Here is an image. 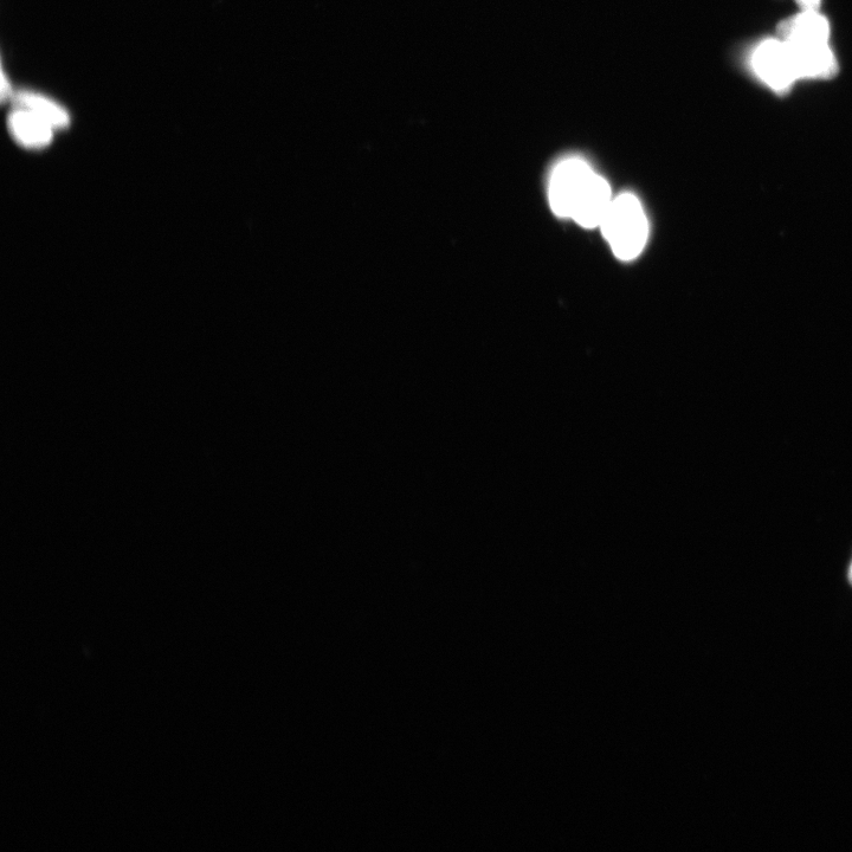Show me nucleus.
<instances>
[{
	"label": "nucleus",
	"mask_w": 852,
	"mask_h": 852,
	"mask_svg": "<svg viewBox=\"0 0 852 852\" xmlns=\"http://www.w3.org/2000/svg\"><path fill=\"white\" fill-rule=\"evenodd\" d=\"M613 255L624 262L634 261L643 253L649 238L647 215L632 193L615 198L599 227Z\"/></svg>",
	"instance_id": "obj_1"
},
{
	"label": "nucleus",
	"mask_w": 852,
	"mask_h": 852,
	"mask_svg": "<svg viewBox=\"0 0 852 852\" xmlns=\"http://www.w3.org/2000/svg\"><path fill=\"white\" fill-rule=\"evenodd\" d=\"M595 173L586 160L578 157L564 159L554 167L548 185V202L555 216L571 218L574 204Z\"/></svg>",
	"instance_id": "obj_2"
},
{
	"label": "nucleus",
	"mask_w": 852,
	"mask_h": 852,
	"mask_svg": "<svg viewBox=\"0 0 852 852\" xmlns=\"http://www.w3.org/2000/svg\"><path fill=\"white\" fill-rule=\"evenodd\" d=\"M751 67L758 79L776 93H785L798 81L790 51L780 38L761 42L753 51Z\"/></svg>",
	"instance_id": "obj_3"
},
{
	"label": "nucleus",
	"mask_w": 852,
	"mask_h": 852,
	"mask_svg": "<svg viewBox=\"0 0 852 852\" xmlns=\"http://www.w3.org/2000/svg\"><path fill=\"white\" fill-rule=\"evenodd\" d=\"M611 186L608 180L595 173L587 183L572 210V221L585 229H596L602 224L613 202Z\"/></svg>",
	"instance_id": "obj_4"
},
{
	"label": "nucleus",
	"mask_w": 852,
	"mask_h": 852,
	"mask_svg": "<svg viewBox=\"0 0 852 852\" xmlns=\"http://www.w3.org/2000/svg\"><path fill=\"white\" fill-rule=\"evenodd\" d=\"M777 36L786 42H829L830 25L819 11H802L800 14L780 22Z\"/></svg>",
	"instance_id": "obj_5"
},
{
	"label": "nucleus",
	"mask_w": 852,
	"mask_h": 852,
	"mask_svg": "<svg viewBox=\"0 0 852 852\" xmlns=\"http://www.w3.org/2000/svg\"><path fill=\"white\" fill-rule=\"evenodd\" d=\"M9 132L19 145L29 150H41L54 138L55 129L37 115L21 107L9 114Z\"/></svg>",
	"instance_id": "obj_6"
},
{
	"label": "nucleus",
	"mask_w": 852,
	"mask_h": 852,
	"mask_svg": "<svg viewBox=\"0 0 852 852\" xmlns=\"http://www.w3.org/2000/svg\"><path fill=\"white\" fill-rule=\"evenodd\" d=\"M15 103L17 107L28 109L38 118L55 129L67 128L70 124V116L66 109L57 105L53 100L45 98V96L32 92H19L15 95Z\"/></svg>",
	"instance_id": "obj_7"
},
{
	"label": "nucleus",
	"mask_w": 852,
	"mask_h": 852,
	"mask_svg": "<svg viewBox=\"0 0 852 852\" xmlns=\"http://www.w3.org/2000/svg\"><path fill=\"white\" fill-rule=\"evenodd\" d=\"M800 10L802 11H819L822 0H796Z\"/></svg>",
	"instance_id": "obj_8"
},
{
	"label": "nucleus",
	"mask_w": 852,
	"mask_h": 852,
	"mask_svg": "<svg viewBox=\"0 0 852 852\" xmlns=\"http://www.w3.org/2000/svg\"><path fill=\"white\" fill-rule=\"evenodd\" d=\"M11 96V88L9 86L8 80H6V75L3 71L2 74V100L5 101L6 98Z\"/></svg>",
	"instance_id": "obj_9"
},
{
	"label": "nucleus",
	"mask_w": 852,
	"mask_h": 852,
	"mask_svg": "<svg viewBox=\"0 0 852 852\" xmlns=\"http://www.w3.org/2000/svg\"><path fill=\"white\" fill-rule=\"evenodd\" d=\"M849 579H850V582L852 584V564H851L850 571H849Z\"/></svg>",
	"instance_id": "obj_10"
}]
</instances>
